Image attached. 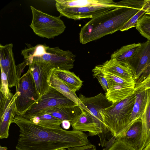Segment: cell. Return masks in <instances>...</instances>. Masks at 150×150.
Here are the masks:
<instances>
[{"label":"cell","instance_id":"cell-31","mask_svg":"<svg viewBox=\"0 0 150 150\" xmlns=\"http://www.w3.org/2000/svg\"><path fill=\"white\" fill-rule=\"evenodd\" d=\"M106 150H135L120 139H116L113 143Z\"/></svg>","mask_w":150,"mask_h":150},{"label":"cell","instance_id":"cell-8","mask_svg":"<svg viewBox=\"0 0 150 150\" xmlns=\"http://www.w3.org/2000/svg\"><path fill=\"white\" fill-rule=\"evenodd\" d=\"M61 15L75 20L91 18L98 16L121 5L120 1L111 4L78 7H66L55 5Z\"/></svg>","mask_w":150,"mask_h":150},{"label":"cell","instance_id":"cell-23","mask_svg":"<svg viewBox=\"0 0 150 150\" xmlns=\"http://www.w3.org/2000/svg\"><path fill=\"white\" fill-rule=\"evenodd\" d=\"M53 72L75 92L83 85V81L74 73L69 70L54 69Z\"/></svg>","mask_w":150,"mask_h":150},{"label":"cell","instance_id":"cell-21","mask_svg":"<svg viewBox=\"0 0 150 150\" xmlns=\"http://www.w3.org/2000/svg\"><path fill=\"white\" fill-rule=\"evenodd\" d=\"M135 93V101L129 119L127 130L134 122L141 119L146 104L147 89L136 91Z\"/></svg>","mask_w":150,"mask_h":150},{"label":"cell","instance_id":"cell-11","mask_svg":"<svg viewBox=\"0 0 150 150\" xmlns=\"http://www.w3.org/2000/svg\"><path fill=\"white\" fill-rule=\"evenodd\" d=\"M13 48L12 43L0 45V68L7 76L10 88L16 86L18 80Z\"/></svg>","mask_w":150,"mask_h":150},{"label":"cell","instance_id":"cell-19","mask_svg":"<svg viewBox=\"0 0 150 150\" xmlns=\"http://www.w3.org/2000/svg\"><path fill=\"white\" fill-rule=\"evenodd\" d=\"M142 128V120H138L130 126L123 135L117 139L136 150L141 138Z\"/></svg>","mask_w":150,"mask_h":150},{"label":"cell","instance_id":"cell-10","mask_svg":"<svg viewBox=\"0 0 150 150\" xmlns=\"http://www.w3.org/2000/svg\"><path fill=\"white\" fill-rule=\"evenodd\" d=\"M28 70L32 74L40 96L51 86V77L54 69L48 64L42 61H32Z\"/></svg>","mask_w":150,"mask_h":150},{"label":"cell","instance_id":"cell-24","mask_svg":"<svg viewBox=\"0 0 150 150\" xmlns=\"http://www.w3.org/2000/svg\"><path fill=\"white\" fill-rule=\"evenodd\" d=\"M55 5L71 7L93 6L115 3L112 0H56Z\"/></svg>","mask_w":150,"mask_h":150},{"label":"cell","instance_id":"cell-1","mask_svg":"<svg viewBox=\"0 0 150 150\" xmlns=\"http://www.w3.org/2000/svg\"><path fill=\"white\" fill-rule=\"evenodd\" d=\"M12 123L20 129L17 150H58L89 143L88 135L80 131L44 126L21 115H16Z\"/></svg>","mask_w":150,"mask_h":150},{"label":"cell","instance_id":"cell-29","mask_svg":"<svg viewBox=\"0 0 150 150\" xmlns=\"http://www.w3.org/2000/svg\"><path fill=\"white\" fill-rule=\"evenodd\" d=\"M1 83L0 92L2 93L9 100H11L13 96L10 91L7 76L3 69L1 68Z\"/></svg>","mask_w":150,"mask_h":150},{"label":"cell","instance_id":"cell-18","mask_svg":"<svg viewBox=\"0 0 150 150\" xmlns=\"http://www.w3.org/2000/svg\"><path fill=\"white\" fill-rule=\"evenodd\" d=\"M141 43H133L122 47L111 56L112 59L119 63L130 65L129 63L139 49Z\"/></svg>","mask_w":150,"mask_h":150},{"label":"cell","instance_id":"cell-33","mask_svg":"<svg viewBox=\"0 0 150 150\" xmlns=\"http://www.w3.org/2000/svg\"><path fill=\"white\" fill-rule=\"evenodd\" d=\"M67 149L68 150H96V146L90 143L82 146L69 148Z\"/></svg>","mask_w":150,"mask_h":150},{"label":"cell","instance_id":"cell-17","mask_svg":"<svg viewBox=\"0 0 150 150\" xmlns=\"http://www.w3.org/2000/svg\"><path fill=\"white\" fill-rule=\"evenodd\" d=\"M141 120L142 131L136 150H142L150 143V88L147 89L146 103Z\"/></svg>","mask_w":150,"mask_h":150},{"label":"cell","instance_id":"cell-37","mask_svg":"<svg viewBox=\"0 0 150 150\" xmlns=\"http://www.w3.org/2000/svg\"><path fill=\"white\" fill-rule=\"evenodd\" d=\"M145 13L150 15V7L147 10Z\"/></svg>","mask_w":150,"mask_h":150},{"label":"cell","instance_id":"cell-6","mask_svg":"<svg viewBox=\"0 0 150 150\" xmlns=\"http://www.w3.org/2000/svg\"><path fill=\"white\" fill-rule=\"evenodd\" d=\"M18 96L15 100L16 115H22L40 97L31 73L28 70L16 86Z\"/></svg>","mask_w":150,"mask_h":150},{"label":"cell","instance_id":"cell-12","mask_svg":"<svg viewBox=\"0 0 150 150\" xmlns=\"http://www.w3.org/2000/svg\"><path fill=\"white\" fill-rule=\"evenodd\" d=\"M73 129L87 132L90 135H99L103 132L101 124L85 110L77 116L70 122Z\"/></svg>","mask_w":150,"mask_h":150},{"label":"cell","instance_id":"cell-4","mask_svg":"<svg viewBox=\"0 0 150 150\" xmlns=\"http://www.w3.org/2000/svg\"><path fill=\"white\" fill-rule=\"evenodd\" d=\"M135 100V93L100 111L104 124L113 137L117 139L127 129L129 120Z\"/></svg>","mask_w":150,"mask_h":150},{"label":"cell","instance_id":"cell-26","mask_svg":"<svg viewBox=\"0 0 150 150\" xmlns=\"http://www.w3.org/2000/svg\"><path fill=\"white\" fill-rule=\"evenodd\" d=\"M135 28L142 35L150 40V15L144 14L138 20Z\"/></svg>","mask_w":150,"mask_h":150},{"label":"cell","instance_id":"cell-25","mask_svg":"<svg viewBox=\"0 0 150 150\" xmlns=\"http://www.w3.org/2000/svg\"><path fill=\"white\" fill-rule=\"evenodd\" d=\"M29 119L34 123L44 126L56 127L60 126L62 121L45 112H40Z\"/></svg>","mask_w":150,"mask_h":150},{"label":"cell","instance_id":"cell-27","mask_svg":"<svg viewBox=\"0 0 150 150\" xmlns=\"http://www.w3.org/2000/svg\"><path fill=\"white\" fill-rule=\"evenodd\" d=\"M150 7V0H146V3L142 8L124 25L120 31H126L132 28L135 27L138 20L145 14L146 11Z\"/></svg>","mask_w":150,"mask_h":150},{"label":"cell","instance_id":"cell-2","mask_svg":"<svg viewBox=\"0 0 150 150\" xmlns=\"http://www.w3.org/2000/svg\"><path fill=\"white\" fill-rule=\"evenodd\" d=\"M142 8L129 5L118 7L92 18L81 28L80 43L85 44L120 30Z\"/></svg>","mask_w":150,"mask_h":150},{"label":"cell","instance_id":"cell-22","mask_svg":"<svg viewBox=\"0 0 150 150\" xmlns=\"http://www.w3.org/2000/svg\"><path fill=\"white\" fill-rule=\"evenodd\" d=\"M51 84L52 87L75 103L82 111L85 109V108L83 105V104L77 96L76 92L53 72L51 77Z\"/></svg>","mask_w":150,"mask_h":150},{"label":"cell","instance_id":"cell-16","mask_svg":"<svg viewBox=\"0 0 150 150\" xmlns=\"http://www.w3.org/2000/svg\"><path fill=\"white\" fill-rule=\"evenodd\" d=\"M18 96L16 92L5 109L0 111V138H7L9 136L10 126L16 115L15 100Z\"/></svg>","mask_w":150,"mask_h":150},{"label":"cell","instance_id":"cell-20","mask_svg":"<svg viewBox=\"0 0 150 150\" xmlns=\"http://www.w3.org/2000/svg\"><path fill=\"white\" fill-rule=\"evenodd\" d=\"M82 112L80 108L76 106L70 107L54 106L40 112L47 113L62 122L64 120H67L71 122Z\"/></svg>","mask_w":150,"mask_h":150},{"label":"cell","instance_id":"cell-30","mask_svg":"<svg viewBox=\"0 0 150 150\" xmlns=\"http://www.w3.org/2000/svg\"><path fill=\"white\" fill-rule=\"evenodd\" d=\"M109 88L110 87L118 84H127L136 82H131L125 80L109 72L103 70Z\"/></svg>","mask_w":150,"mask_h":150},{"label":"cell","instance_id":"cell-14","mask_svg":"<svg viewBox=\"0 0 150 150\" xmlns=\"http://www.w3.org/2000/svg\"><path fill=\"white\" fill-rule=\"evenodd\" d=\"M135 70L137 79L150 65V40L141 43L138 51L129 63Z\"/></svg>","mask_w":150,"mask_h":150},{"label":"cell","instance_id":"cell-15","mask_svg":"<svg viewBox=\"0 0 150 150\" xmlns=\"http://www.w3.org/2000/svg\"><path fill=\"white\" fill-rule=\"evenodd\" d=\"M136 82L118 84L110 87L105 96L112 104L117 103L134 94Z\"/></svg>","mask_w":150,"mask_h":150},{"label":"cell","instance_id":"cell-5","mask_svg":"<svg viewBox=\"0 0 150 150\" xmlns=\"http://www.w3.org/2000/svg\"><path fill=\"white\" fill-rule=\"evenodd\" d=\"M32 20L30 27L38 36L47 39L53 38L62 33L66 27L60 18L30 6Z\"/></svg>","mask_w":150,"mask_h":150},{"label":"cell","instance_id":"cell-9","mask_svg":"<svg viewBox=\"0 0 150 150\" xmlns=\"http://www.w3.org/2000/svg\"><path fill=\"white\" fill-rule=\"evenodd\" d=\"M78 97L82 103L89 110L88 112L90 114L102 125L103 131L98 136L100 139V143L102 144H105L107 142V136L109 133L110 132L104 124L100 111L101 109L110 106L111 105L109 104L112 103L102 93L90 97H86L80 94Z\"/></svg>","mask_w":150,"mask_h":150},{"label":"cell","instance_id":"cell-7","mask_svg":"<svg viewBox=\"0 0 150 150\" xmlns=\"http://www.w3.org/2000/svg\"><path fill=\"white\" fill-rule=\"evenodd\" d=\"M76 106L77 105L75 103L51 86L46 92L40 96L38 101L21 116L29 119L53 107H70Z\"/></svg>","mask_w":150,"mask_h":150},{"label":"cell","instance_id":"cell-36","mask_svg":"<svg viewBox=\"0 0 150 150\" xmlns=\"http://www.w3.org/2000/svg\"><path fill=\"white\" fill-rule=\"evenodd\" d=\"M7 148L6 146H0V150H7Z\"/></svg>","mask_w":150,"mask_h":150},{"label":"cell","instance_id":"cell-32","mask_svg":"<svg viewBox=\"0 0 150 150\" xmlns=\"http://www.w3.org/2000/svg\"><path fill=\"white\" fill-rule=\"evenodd\" d=\"M150 88V72L142 81L136 84V91L144 90Z\"/></svg>","mask_w":150,"mask_h":150},{"label":"cell","instance_id":"cell-39","mask_svg":"<svg viewBox=\"0 0 150 150\" xmlns=\"http://www.w3.org/2000/svg\"><path fill=\"white\" fill-rule=\"evenodd\" d=\"M150 71L149 72V73H150Z\"/></svg>","mask_w":150,"mask_h":150},{"label":"cell","instance_id":"cell-28","mask_svg":"<svg viewBox=\"0 0 150 150\" xmlns=\"http://www.w3.org/2000/svg\"><path fill=\"white\" fill-rule=\"evenodd\" d=\"M92 72L93 77L98 79L103 90L106 92L109 89V86L103 70L99 65L94 67Z\"/></svg>","mask_w":150,"mask_h":150},{"label":"cell","instance_id":"cell-3","mask_svg":"<svg viewBox=\"0 0 150 150\" xmlns=\"http://www.w3.org/2000/svg\"><path fill=\"white\" fill-rule=\"evenodd\" d=\"M21 54L28 65L32 61H42L54 69L62 70L73 68L76 57L69 50H63L58 47H50L45 44L28 47L21 51Z\"/></svg>","mask_w":150,"mask_h":150},{"label":"cell","instance_id":"cell-35","mask_svg":"<svg viewBox=\"0 0 150 150\" xmlns=\"http://www.w3.org/2000/svg\"><path fill=\"white\" fill-rule=\"evenodd\" d=\"M142 150H150V143Z\"/></svg>","mask_w":150,"mask_h":150},{"label":"cell","instance_id":"cell-38","mask_svg":"<svg viewBox=\"0 0 150 150\" xmlns=\"http://www.w3.org/2000/svg\"><path fill=\"white\" fill-rule=\"evenodd\" d=\"M58 150H66L65 149H62Z\"/></svg>","mask_w":150,"mask_h":150},{"label":"cell","instance_id":"cell-34","mask_svg":"<svg viewBox=\"0 0 150 150\" xmlns=\"http://www.w3.org/2000/svg\"><path fill=\"white\" fill-rule=\"evenodd\" d=\"M62 126L63 128L66 129H67L69 128L71 124L70 122L67 120H64L62 122Z\"/></svg>","mask_w":150,"mask_h":150},{"label":"cell","instance_id":"cell-13","mask_svg":"<svg viewBox=\"0 0 150 150\" xmlns=\"http://www.w3.org/2000/svg\"><path fill=\"white\" fill-rule=\"evenodd\" d=\"M99 65L103 70L130 82H135L137 80L135 70L130 64H121L110 59Z\"/></svg>","mask_w":150,"mask_h":150}]
</instances>
